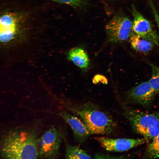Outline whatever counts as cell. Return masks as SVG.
<instances>
[{"label": "cell", "instance_id": "cell-1", "mask_svg": "<svg viewBox=\"0 0 159 159\" xmlns=\"http://www.w3.org/2000/svg\"><path fill=\"white\" fill-rule=\"evenodd\" d=\"M38 139L33 131L12 129L3 134L0 141L2 159H36L39 157Z\"/></svg>", "mask_w": 159, "mask_h": 159}, {"label": "cell", "instance_id": "cell-2", "mask_svg": "<svg viewBox=\"0 0 159 159\" xmlns=\"http://www.w3.org/2000/svg\"><path fill=\"white\" fill-rule=\"evenodd\" d=\"M66 106L72 113L83 121L91 134H108L115 128V123L111 117L94 104L68 103Z\"/></svg>", "mask_w": 159, "mask_h": 159}, {"label": "cell", "instance_id": "cell-3", "mask_svg": "<svg viewBox=\"0 0 159 159\" xmlns=\"http://www.w3.org/2000/svg\"><path fill=\"white\" fill-rule=\"evenodd\" d=\"M125 113L135 131L146 140L153 139L159 133V114L149 113L130 108Z\"/></svg>", "mask_w": 159, "mask_h": 159}, {"label": "cell", "instance_id": "cell-4", "mask_svg": "<svg viewBox=\"0 0 159 159\" xmlns=\"http://www.w3.org/2000/svg\"><path fill=\"white\" fill-rule=\"evenodd\" d=\"M132 21L122 14L114 16L105 26L108 42L119 43L127 40L132 32Z\"/></svg>", "mask_w": 159, "mask_h": 159}, {"label": "cell", "instance_id": "cell-5", "mask_svg": "<svg viewBox=\"0 0 159 159\" xmlns=\"http://www.w3.org/2000/svg\"><path fill=\"white\" fill-rule=\"evenodd\" d=\"M62 135L59 130L52 127L38 139L39 157L47 159H54L59 155Z\"/></svg>", "mask_w": 159, "mask_h": 159}, {"label": "cell", "instance_id": "cell-6", "mask_svg": "<svg viewBox=\"0 0 159 159\" xmlns=\"http://www.w3.org/2000/svg\"><path fill=\"white\" fill-rule=\"evenodd\" d=\"M133 16L132 30L135 34L157 46L159 45V36L150 22L145 18L134 5L132 6Z\"/></svg>", "mask_w": 159, "mask_h": 159}, {"label": "cell", "instance_id": "cell-7", "mask_svg": "<svg viewBox=\"0 0 159 159\" xmlns=\"http://www.w3.org/2000/svg\"><path fill=\"white\" fill-rule=\"evenodd\" d=\"M94 139L105 150L115 152L128 150L144 143L146 140L145 138H112L103 136L95 137Z\"/></svg>", "mask_w": 159, "mask_h": 159}, {"label": "cell", "instance_id": "cell-8", "mask_svg": "<svg viewBox=\"0 0 159 159\" xmlns=\"http://www.w3.org/2000/svg\"><path fill=\"white\" fill-rule=\"evenodd\" d=\"M156 93L148 81L143 82L131 89L128 94L131 101L144 106H148Z\"/></svg>", "mask_w": 159, "mask_h": 159}, {"label": "cell", "instance_id": "cell-9", "mask_svg": "<svg viewBox=\"0 0 159 159\" xmlns=\"http://www.w3.org/2000/svg\"><path fill=\"white\" fill-rule=\"evenodd\" d=\"M60 115L70 127L75 140L78 143L84 142L91 134L84 122L77 116L64 112Z\"/></svg>", "mask_w": 159, "mask_h": 159}, {"label": "cell", "instance_id": "cell-10", "mask_svg": "<svg viewBox=\"0 0 159 159\" xmlns=\"http://www.w3.org/2000/svg\"><path fill=\"white\" fill-rule=\"evenodd\" d=\"M17 22L14 17L9 14L2 16L0 20V39L6 43L14 38L17 30Z\"/></svg>", "mask_w": 159, "mask_h": 159}, {"label": "cell", "instance_id": "cell-11", "mask_svg": "<svg viewBox=\"0 0 159 159\" xmlns=\"http://www.w3.org/2000/svg\"><path fill=\"white\" fill-rule=\"evenodd\" d=\"M68 59L81 69H86L89 65V59L85 51L81 47L73 48L67 53Z\"/></svg>", "mask_w": 159, "mask_h": 159}, {"label": "cell", "instance_id": "cell-12", "mask_svg": "<svg viewBox=\"0 0 159 159\" xmlns=\"http://www.w3.org/2000/svg\"><path fill=\"white\" fill-rule=\"evenodd\" d=\"M132 47L136 51L146 54L153 48L155 45L150 41L143 38L132 32L130 38Z\"/></svg>", "mask_w": 159, "mask_h": 159}, {"label": "cell", "instance_id": "cell-13", "mask_svg": "<svg viewBox=\"0 0 159 159\" xmlns=\"http://www.w3.org/2000/svg\"><path fill=\"white\" fill-rule=\"evenodd\" d=\"M65 157L67 159H90L91 156L85 150L78 146L67 144Z\"/></svg>", "mask_w": 159, "mask_h": 159}, {"label": "cell", "instance_id": "cell-14", "mask_svg": "<svg viewBox=\"0 0 159 159\" xmlns=\"http://www.w3.org/2000/svg\"><path fill=\"white\" fill-rule=\"evenodd\" d=\"M145 157L148 158H159V133L148 145Z\"/></svg>", "mask_w": 159, "mask_h": 159}, {"label": "cell", "instance_id": "cell-15", "mask_svg": "<svg viewBox=\"0 0 159 159\" xmlns=\"http://www.w3.org/2000/svg\"><path fill=\"white\" fill-rule=\"evenodd\" d=\"M152 73L148 81L149 84L155 92H159V66L151 64Z\"/></svg>", "mask_w": 159, "mask_h": 159}, {"label": "cell", "instance_id": "cell-16", "mask_svg": "<svg viewBox=\"0 0 159 159\" xmlns=\"http://www.w3.org/2000/svg\"><path fill=\"white\" fill-rule=\"evenodd\" d=\"M68 5L78 10L85 9L88 5L89 0H53Z\"/></svg>", "mask_w": 159, "mask_h": 159}, {"label": "cell", "instance_id": "cell-17", "mask_svg": "<svg viewBox=\"0 0 159 159\" xmlns=\"http://www.w3.org/2000/svg\"><path fill=\"white\" fill-rule=\"evenodd\" d=\"M150 5L152 9L154 16L159 31V15L158 13L153 2H151Z\"/></svg>", "mask_w": 159, "mask_h": 159}, {"label": "cell", "instance_id": "cell-18", "mask_svg": "<svg viewBox=\"0 0 159 159\" xmlns=\"http://www.w3.org/2000/svg\"><path fill=\"white\" fill-rule=\"evenodd\" d=\"M108 0L109 1H114L115 0Z\"/></svg>", "mask_w": 159, "mask_h": 159}]
</instances>
